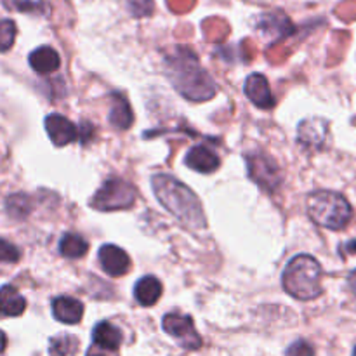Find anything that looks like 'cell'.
<instances>
[{"label":"cell","mask_w":356,"mask_h":356,"mask_svg":"<svg viewBox=\"0 0 356 356\" xmlns=\"http://www.w3.org/2000/svg\"><path fill=\"white\" fill-rule=\"evenodd\" d=\"M134 122V113L131 110V104L122 94H113V103H111L110 111V124L115 129H129Z\"/></svg>","instance_id":"ac0fdd59"},{"label":"cell","mask_w":356,"mask_h":356,"mask_svg":"<svg viewBox=\"0 0 356 356\" xmlns=\"http://www.w3.org/2000/svg\"><path fill=\"white\" fill-rule=\"evenodd\" d=\"M6 211L10 218L14 219H24L31 211V204H30V198L26 195H10L6 202Z\"/></svg>","instance_id":"7402d4cb"},{"label":"cell","mask_w":356,"mask_h":356,"mask_svg":"<svg viewBox=\"0 0 356 356\" xmlns=\"http://www.w3.org/2000/svg\"><path fill=\"white\" fill-rule=\"evenodd\" d=\"M21 257V252L16 245H13L7 240L0 238V263H17Z\"/></svg>","instance_id":"cb8c5ba5"},{"label":"cell","mask_w":356,"mask_h":356,"mask_svg":"<svg viewBox=\"0 0 356 356\" xmlns=\"http://www.w3.org/2000/svg\"><path fill=\"white\" fill-rule=\"evenodd\" d=\"M30 66L40 75H47V73L56 72L61 65V59H59V54L49 45H42V47L35 49L30 54Z\"/></svg>","instance_id":"5bb4252c"},{"label":"cell","mask_w":356,"mask_h":356,"mask_svg":"<svg viewBox=\"0 0 356 356\" xmlns=\"http://www.w3.org/2000/svg\"><path fill=\"white\" fill-rule=\"evenodd\" d=\"M24 309H26V301L23 296L13 285H3L0 289V316L14 318V316L23 315Z\"/></svg>","instance_id":"4fadbf2b"},{"label":"cell","mask_w":356,"mask_h":356,"mask_svg":"<svg viewBox=\"0 0 356 356\" xmlns=\"http://www.w3.org/2000/svg\"><path fill=\"white\" fill-rule=\"evenodd\" d=\"M52 315L58 322L66 325H75L83 316V305L70 296H59L52 301Z\"/></svg>","instance_id":"8fae6325"},{"label":"cell","mask_w":356,"mask_h":356,"mask_svg":"<svg viewBox=\"0 0 356 356\" xmlns=\"http://www.w3.org/2000/svg\"><path fill=\"white\" fill-rule=\"evenodd\" d=\"M6 346H7V337H6V334H3L2 330H0V353H2V351L6 350Z\"/></svg>","instance_id":"f1b7e54d"},{"label":"cell","mask_w":356,"mask_h":356,"mask_svg":"<svg viewBox=\"0 0 356 356\" xmlns=\"http://www.w3.org/2000/svg\"><path fill=\"white\" fill-rule=\"evenodd\" d=\"M165 75L174 89L191 101H205L216 96V83L191 49L177 45L163 56Z\"/></svg>","instance_id":"6da1fadb"},{"label":"cell","mask_w":356,"mask_h":356,"mask_svg":"<svg viewBox=\"0 0 356 356\" xmlns=\"http://www.w3.org/2000/svg\"><path fill=\"white\" fill-rule=\"evenodd\" d=\"M92 341L103 350L117 351L122 346V330L110 322H99L92 330Z\"/></svg>","instance_id":"9a60e30c"},{"label":"cell","mask_w":356,"mask_h":356,"mask_svg":"<svg viewBox=\"0 0 356 356\" xmlns=\"http://www.w3.org/2000/svg\"><path fill=\"white\" fill-rule=\"evenodd\" d=\"M245 94L250 103L256 104L261 110H271L275 106V97L271 94L268 79L261 73H252L245 80Z\"/></svg>","instance_id":"30bf717a"},{"label":"cell","mask_w":356,"mask_h":356,"mask_svg":"<svg viewBox=\"0 0 356 356\" xmlns=\"http://www.w3.org/2000/svg\"><path fill=\"white\" fill-rule=\"evenodd\" d=\"M346 250L348 252H351V254H356V240H351V242H348L346 245Z\"/></svg>","instance_id":"f546056e"},{"label":"cell","mask_w":356,"mask_h":356,"mask_svg":"<svg viewBox=\"0 0 356 356\" xmlns=\"http://www.w3.org/2000/svg\"><path fill=\"white\" fill-rule=\"evenodd\" d=\"M162 296V284L155 277H143L134 287V298L141 306H153Z\"/></svg>","instance_id":"e0dca14e"},{"label":"cell","mask_w":356,"mask_h":356,"mask_svg":"<svg viewBox=\"0 0 356 356\" xmlns=\"http://www.w3.org/2000/svg\"><path fill=\"white\" fill-rule=\"evenodd\" d=\"M129 7L136 17L148 16L153 10V0H129Z\"/></svg>","instance_id":"484cf974"},{"label":"cell","mask_w":356,"mask_h":356,"mask_svg":"<svg viewBox=\"0 0 356 356\" xmlns=\"http://www.w3.org/2000/svg\"><path fill=\"white\" fill-rule=\"evenodd\" d=\"M136 202V190L124 179L110 177L97 190L92 198V207L97 211H120L132 207Z\"/></svg>","instance_id":"5b68a950"},{"label":"cell","mask_w":356,"mask_h":356,"mask_svg":"<svg viewBox=\"0 0 356 356\" xmlns=\"http://www.w3.org/2000/svg\"><path fill=\"white\" fill-rule=\"evenodd\" d=\"M184 163H186L190 169L197 170L202 174H211L214 170H218L219 167V156L214 152L207 148V146H193L190 152L184 156Z\"/></svg>","instance_id":"7c38bea8"},{"label":"cell","mask_w":356,"mask_h":356,"mask_svg":"<svg viewBox=\"0 0 356 356\" xmlns=\"http://www.w3.org/2000/svg\"><path fill=\"white\" fill-rule=\"evenodd\" d=\"M152 186L160 204L188 228L204 229L207 226L200 200L186 184L165 174H159L152 179Z\"/></svg>","instance_id":"7a4b0ae2"},{"label":"cell","mask_w":356,"mask_h":356,"mask_svg":"<svg viewBox=\"0 0 356 356\" xmlns=\"http://www.w3.org/2000/svg\"><path fill=\"white\" fill-rule=\"evenodd\" d=\"M99 263L110 277H122L131 270V257L117 245H103L99 249Z\"/></svg>","instance_id":"9c48e42d"},{"label":"cell","mask_w":356,"mask_h":356,"mask_svg":"<svg viewBox=\"0 0 356 356\" xmlns=\"http://www.w3.org/2000/svg\"><path fill=\"white\" fill-rule=\"evenodd\" d=\"M261 28H263L264 33L275 35V38H285L287 35H291L294 31V26L289 21V17H285L284 14H268L261 19Z\"/></svg>","instance_id":"d6986e66"},{"label":"cell","mask_w":356,"mask_h":356,"mask_svg":"<svg viewBox=\"0 0 356 356\" xmlns=\"http://www.w3.org/2000/svg\"><path fill=\"white\" fill-rule=\"evenodd\" d=\"M87 250H89V243L76 233H66L59 242V252L68 259H79V257L86 256Z\"/></svg>","instance_id":"ffe728a7"},{"label":"cell","mask_w":356,"mask_h":356,"mask_svg":"<svg viewBox=\"0 0 356 356\" xmlns=\"http://www.w3.org/2000/svg\"><path fill=\"white\" fill-rule=\"evenodd\" d=\"M285 356H315V350H313V346L308 341L299 339L289 346Z\"/></svg>","instance_id":"d4e9b609"},{"label":"cell","mask_w":356,"mask_h":356,"mask_svg":"<svg viewBox=\"0 0 356 356\" xmlns=\"http://www.w3.org/2000/svg\"><path fill=\"white\" fill-rule=\"evenodd\" d=\"M16 38V24L10 19H0V52H6L13 47Z\"/></svg>","instance_id":"603a6c76"},{"label":"cell","mask_w":356,"mask_h":356,"mask_svg":"<svg viewBox=\"0 0 356 356\" xmlns=\"http://www.w3.org/2000/svg\"><path fill=\"white\" fill-rule=\"evenodd\" d=\"M45 131L56 146H66L80 138V131L66 117L52 113L45 118Z\"/></svg>","instance_id":"ba28073f"},{"label":"cell","mask_w":356,"mask_h":356,"mask_svg":"<svg viewBox=\"0 0 356 356\" xmlns=\"http://www.w3.org/2000/svg\"><path fill=\"white\" fill-rule=\"evenodd\" d=\"M348 284H350V287L356 292V270H353L350 273V278H348Z\"/></svg>","instance_id":"83f0119b"},{"label":"cell","mask_w":356,"mask_h":356,"mask_svg":"<svg viewBox=\"0 0 356 356\" xmlns=\"http://www.w3.org/2000/svg\"><path fill=\"white\" fill-rule=\"evenodd\" d=\"M353 356H356V346H355V350H353Z\"/></svg>","instance_id":"4dcf8cb0"},{"label":"cell","mask_w":356,"mask_h":356,"mask_svg":"<svg viewBox=\"0 0 356 356\" xmlns=\"http://www.w3.org/2000/svg\"><path fill=\"white\" fill-rule=\"evenodd\" d=\"M162 327L169 336L179 341L181 346L186 348V350H198L202 346V339L197 330H195V323L191 316L169 313V315L163 316Z\"/></svg>","instance_id":"52a82bcc"},{"label":"cell","mask_w":356,"mask_h":356,"mask_svg":"<svg viewBox=\"0 0 356 356\" xmlns=\"http://www.w3.org/2000/svg\"><path fill=\"white\" fill-rule=\"evenodd\" d=\"M327 129H329V125L325 120H320V118L305 120L299 125V141L306 146L318 148L325 141Z\"/></svg>","instance_id":"2e32d148"},{"label":"cell","mask_w":356,"mask_h":356,"mask_svg":"<svg viewBox=\"0 0 356 356\" xmlns=\"http://www.w3.org/2000/svg\"><path fill=\"white\" fill-rule=\"evenodd\" d=\"M308 216L327 229H343L353 218L350 202L336 191H315L308 197Z\"/></svg>","instance_id":"277c9868"},{"label":"cell","mask_w":356,"mask_h":356,"mask_svg":"<svg viewBox=\"0 0 356 356\" xmlns=\"http://www.w3.org/2000/svg\"><path fill=\"white\" fill-rule=\"evenodd\" d=\"M285 292L299 301H312L322 294V266L315 257L299 254L289 261L282 277Z\"/></svg>","instance_id":"3957f363"},{"label":"cell","mask_w":356,"mask_h":356,"mask_svg":"<svg viewBox=\"0 0 356 356\" xmlns=\"http://www.w3.org/2000/svg\"><path fill=\"white\" fill-rule=\"evenodd\" d=\"M86 356H118L117 351H108V350H103V348L96 346V344H92V348H89V351H87Z\"/></svg>","instance_id":"4316f807"},{"label":"cell","mask_w":356,"mask_h":356,"mask_svg":"<svg viewBox=\"0 0 356 356\" xmlns=\"http://www.w3.org/2000/svg\"><path fill=\"white\" fill-rule=\"evenodd\" d=\"M79 339L72 334L52 337L49 343V356H75L79 351Z\"/></svg>","instance_id":"44dd1931"},{"label":"cell","mask_w":356,"mask_h":356,"mask_svg":"<svg viewBox=\"0 0 356 356\" xmlns=\"http://www.w3.org/2000/svg\"><path fill=\"white\" fill-rule=\"evenodd\" d=\"M249 163V176L263 190L275 191L282 183V174L278 170L277 162L271 156L261 153H250L245 156Z\"/></svg>","instance_id":"8992f818"}]
</instances>
